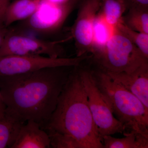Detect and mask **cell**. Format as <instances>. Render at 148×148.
Wrapping results in <instances>:
<instances>
[{
    "instance_id": "obj_1",
    "label": "cell",
    "mask_w": 148,
    "mask_h": 148,
    "mask_svg": "<svg viewBox=\"0 0 148 148\" xmlns=\"http://www.w3.org/2000/svg\"><path fill=\"white\" fill-rule=\"evenodd\" d=\"M73 67H51L0 77L5 115L22 123L34 121L42 129L55 110Z\"/></svg>"
},
{
    "instance_id": "obj_23",
    "label": "cell",
    "mask_w": 148,
    "mask_h": 148,
    "mask_svg": "<svg viewBox=\"0 0 148 148\" xmlns=\"http://www.w3.org/2000/svg\"><path fill=\"white\" fill-rule=\"evenodd\" d=\"M50 2L56 4H64L69 2L72 0H45Z\"/></svg>"
},
{
    "instance_id": "obj_5",
    "label": "cell",
    "mask_w": 148,
    "mask_h": 148,
    "mask_svg": "<svg viewBox=\"0 0 148 148\" xmlns=\"http://www.w3.org/2000/svg\"><path fill=\"white\" fill-rule=\"evenodd\" d=\"M81 64L78 66L80 75L86 93L88 107L99 135L102 138L104 135L125 132L124 125L114 116L95 83L92 69L82 67Z\"/></svg>"
},
{
    "instance_id": "obj_11",
    "label": "cell",
    "mask_w": 148,
    "mask_h": 148,
    "mask_svg": "<svg viewBox=\"0 0 148 148\" xmlns=\"http://www.w3.org/2000/svg\"><path fill=\"white\" fill-rule=\"evenodd\" d=\"M47 132L34 121L23 123L18 129L10 148H50Z\"/></svg>"
},
{
    "instance_id": "obj_8",
    "label": "cell",
    "mask_w": 148,
    "mask_h": 148,
    "mask_svg": "<svg viewBox=\"0 0 148 148\" xmlns=\"http://www.w3.org/2000/svg\"><path fill=\"white\" fill-rule=\"evenodd\" d=\"M77 0L56 4L42 0L32 16L24 20L23 26L31 32L42 35L53 34L61 29L73 10Z\"/></svg>"
},
{
    "instance_id": "obj_18",
    "label": "cell",
    "mask_w": 148,
    "mask_h": 148,
    "mask_svg": "<svg viewBox=\"0 0 148 148\" xmlns=\"http://www.w3.org/2000/svg\"><path fill=\"white\" fill-rule=\"evenodd\" d=\"M116 27L125 35L148 59V34L132 30L125 24L122 19Z\"/></svg>"
},
{
    "instance_id": "obj_4",
    "label": "cell",
    "mask_w": 148,
    "mask_h": 148,
    "mask_svg": "<svg viewBox=\"0 0 148 148\" xmlns=\"http://www.w3.org/2000/svg\"><path fill=\"white\" fill-rule=\"evenodd\" d=\"M93 61L97 66L107 71L127 73L148 64V58L116 27L103 53Z\"/></svg>"
},
{
    "instance_id": "obj_15",
    "label": "cell",
    "mask_w": 148,
    "mask_h": 148,
    "mask_svg": "<svg viewBox=\"0 0 148 148\" xmlns=\"http://www.w3.org/2000/svg\"><path fill=\"white\" fill-rule=\"evenodd\" d=\"M127 10L122 0H101L100 11L107 22L114 28L121 21Z\"/></svg>"
},
{
    "instance_id": "obj_21",
    "label": "cell",
    "mask_w": 148,
    "mask_h": 148,
    "mask_svg": "<svg viewBox=\"0 0 148 148\" xmlns=\"http://www.w3.org/2000/svg\"><path fill=\"white\" fill-rule=\"evenodd\" d=\"M8 30V27H6L3 24L0 25V49L3 45Z\"/></svg>"
},
{
    "instance_id": "obj_19",
    "label": "cell",
    "mask_w": 148,
    "mask_h": 148,
    "mask_svg": "<svg viewBox=\"0 0 148 148\" xmlns=\"http://www.w3.org/2000/svg\"><path fill=\"white\" fill-rule=\"evenodd\" d=\"M127 10L134 8H148V0H122Z\"/></svg>"
},
{
    "instance_id": "obj_2",
    "label": "cell",
    "mask_w": 148,
    "mask_h": 148,
    "mask_svg": "<svg viewBox=\"0 0 148 148\" xmlns=\"http://www.w3.org/2000/svg\"><path fill=\"white\" fill-rule=\"evenodd\" d=\"M78 66L72 69L55 110L42 128L49 136L51 148H103Z\"/></svg>"
},
{
    "instance_id": "obj_20",
    "label": "cell",
    "mask_w": 148,
    "mask_h": 148,
    "mask_svg": "<svg viewBox=\"0 0 148 148\" xmlns=\"http://www.w3.org/2000/svg\"><path fill=\"white\" fill-rule=\"evenodd\" d=\"M10 1V0H0V25L3 24L5 13Z\"/></svg>"
},
{
    "instance_id": "obj_10",
    "label": "cell",
    "mask_w": 148,
    "mask_h": 148,
    "mask_svg": "<svg viewBox=\"0 0 148 148\" xmlns=\"http://www.w3.org/2000/svg\"><path fill=\"white\" fill-rule=\"evenodd\" d=\"M105 71L115 82L136 96L148 109V64H143L131 73Z\"/></svg>"
},
{
    "instance_id": "obj_6",
    "label": "cell",
    "mask_w": 148,
    "mask_h": 148,
    "mask_svg": "<svg viewBox=\"0 0 148 148\" xmlns=\"http://www.w3.org/2000/svg\"><path fill=\"white\" fill-rule=\"evenodd\" d=\"M65 41L45 40L9 29L0 49V56L45 55L50 58H62L64 57V50L60 43Z\"/></svg>"
},
{
    "instance_id": "obj_12",
    "label": "cell",
    "mask_w": 148,
    "mask_h": 148,
    "mask_svg": "<svg viewBox=\"0 0 148 148\" xmlns=\"http://www.w3.org/2000/svg\"><path fill=\"white\" fill-rule=\"evenodd\" d=\"M115 28L109 24L100 10L95 17L92 30V51L93 61L103 53L107 44L114 33Z\"/></svg>"
},
{
    "instance_id": "obj_13",
    "label": "cell",
    "mask_w": 148,
    "mask_h": 148,
    "mask_svg": "<svg viewBox=\"0 0 148 148\" xmlns=\"http://www.w3.org/2000/svg\"><path fill=\"white\" fill-rule=\"evenodd\" d=\"M42 0H14L6 9L3 24L8 27L16 21H24L36 11Z\"/></svg>"
},
{
    "instance_id": "obj_14",
    "label": "cell",
    "mask_w": 148,
    "mask_h": 148,
    "mask_svg": "<svg viewBox=\"0 0 148 148\" xmlns=\"http://www.w3.org/2000/svg\"><path fill=\"white\" fill-rule=\"evenodd\" d=\"M124 137L117 138L111 135L103 137V148H148V137L140 132L123 133Z\"/></svg>"
},
{
    "instance_id": "obj_16",
    "label": "cell",
    "mask_w": 148,
    "mask_h": 148,
    "mask_svg": "<svg viewBox=\"0 0 148 148\" xmlns=\"http://www.w3.org/2000/svg\"><path fill=\"white\" fill-rule=\"evenodd\" d=\"M125 24L134 31L148 34V8H130L123 16Z\"/></svg>"
},
{
    "instance_id": "obj_9",
    "label": "cell",
    "mask_w": 148,
    "mask_h": 148,
    "mask_svg": "<svg viewBox=\"0 0 148 148\" xmlns=\"http://www.w3.org/2000/svg\"><path fill=\"white\" fill-rule=\"evenodd\" d=\"M101 5V0H83L80 5L71 30L77 57L92 54L93 24Z\"/></svg>"
},
{
    "instance_id": "obj_22",
    "label": "cell",
    "mask_w": 148,
    "mask_h": 148,
    "mask_svg": "<svg viewBox=\"0 0 148 148\" xmlns=\"http://www.w3.org/2000/svg\"><path fill=\"white\" fill-rule=\"evenodd\" d=\"M5 106L3 101L1 95L0 93V115L4 116L5 112Z\"/></svg>"
},
{
    "instance_id": "obj_3",
    "label": "cell",
    "mask_w": 148,
    "mask_h": 148,
    "mask_svg": "<svg viewBox=\"0 0 148 148\" xmlns=\"http://www.w3.org/2000/svg\"><path fill=\"white\" fill-rule=\"evenodd\" d=\"M92 73L95 83L114 116L128 131L148 137V109L134 94L112 79L97 66Z\"/></svg>"
},
{
    "instance_id": "obj_7",
    "label": "cell",
    "mask_w": 148,
    "mask_h": 148,
    "mask_svg": "<svg viewBox=\"0 0 148 148\" xmlns=\"http://www.w3.org/2000/svg\"><path fill=\"white\" fill-rule=\"evenodd\" d=\"M90 57L52 58L43 56L7 55L0 56V77L26 73L51 67L75 66Z\"/></svg>"
},
{
    "instance_id": "obj_17",
    "label": "cell",
    "mask_w": 148,
    "mask_h": 148,
    "mask_svg": "<svg viewBox=\"0 0 148 148\" xmlns=\"http://www.w3.org/2000/svg\"><path fill=\"white\" fill-rule=\"evenodd\" d=\"M24 123L0 115V148H10L19 127Z\"/></svg>"
}]
</instances>
